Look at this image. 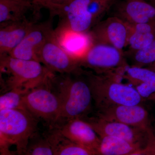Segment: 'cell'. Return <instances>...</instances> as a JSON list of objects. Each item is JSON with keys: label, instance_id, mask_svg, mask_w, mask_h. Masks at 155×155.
<instances>
[{"label": "cell", "instance_id": "1", "mask_svg": "<svg viewBox=\"0 0 155 155\" xmlns=\"http://www.w3.org/2000/svg\"><path fill=\"white\" fill-rule=\"evenodd\" d=\"M78 74H54L51 78L61 104L59 121L83 119L91 107L93 99L90 87L86 78L77 77Z\"/></svg>", "mask_w": 155, "mask_h": 155}, {"label": "cell", "instance_id": "2", "mask_svg": "<svg viewBox=\"0 0 155 155\" xmlns=\"http://www.w3.org/2000/svg\"><path fill=\"white\" fill-rule=\"evenodd\" d=\"M83 74L97 110L117 105L140 104L144 101L135 88L122 83L117 76L95 75L84 71Z\"/></svg>", "mask_w": 155, "mask_h": 155}, {"label": "cell", "instance_id": "3", "mask_svg": "<svg viewBox=\"0 0 155 155\" xmlns=\"http://www.w3.org/2000/svg\"><path fill=\"white\" fill-rule=\"evenodd\" d=\"M0 70L1 74L8 76L6 83L9 90L26 92L55 74L38 61L17 59L8 54L0 56Z\"/></svg>", "mask_w": 155, "mask_h": 155}, {"label": "cell", "instance_id": "4", "mask_svg": "<svg viewBox=\"0 0 155 155\" xmlns=\"http://www.w3.org/2000/svg\"><path fill=\"white\" fill-rule=\"evenodd\" d=\"M36 118L25 109L0 111V141L16 148L24 155L36 131Z\"/></svg>", "mask_w": 155, "mask_h": 155}, {"label": "cell", "instance_id": "5", "mask_svg": "<svg viewBox=\"0 0 155 155\" xmlns=\"http://www.w3.org/2000/svg\"><path fill=\"white\" fill-rule=\"evenodd\" d=\"M51 78L27 92L23 97V104L24 109L36 119L54 124L60 120L61 104L52 87Z\"/></svg>", "mask_w": 155, "mask_h": 155}, {"label": "cell", "instance_id": "6", "mask_svg": "<svg viewBox=\"0 0 155 155\" xmlns=\"http://www.w3.org/2000/svg\"><path fill=\"white\" fill-rule=\"evenodd\" d=\"M90 0H74L64 5H50L44 6L50 14V17H59L58 25L73 31L87 32L95 24L87 6Z\"/></svg>", "mask_w": 155, "mask_h": 155}, {"label": "cell", "instance_id": "7", "mask_svg": "<svg viewBox=\"0 0 155 155\" xmlns=\"http://www.w3.org/2000/svg\"><path fill=\"white\" fill-rule=\"evenodd\" d=\"M37 60L54 74H78L82 71L77 60L60 44L54 30L39 51Z\"/></svg>", "mask_w": 155, "mask_h": 155}, {"label": "cell", "instance_id": "8", "mask_svg": "<svg viewBox=\"0 0 155 155\" xmlns=\"http://www.w3.org/2000/svg\"><path fill=\"white\" fill-rule=\"evenodd\" d=\"M79 67L96 72H110L127 67L123 51L110 45L94 41L84 57L78 61Z\"/></svg>", "mask_w": 155, "mask_h": 155}, {"label": "cell", "instance_id": "9", "mask_svg": "<svg viewBox=\"0 0 155 155\" xmlns=\"http://www.w3.org/2000/svg\"><path fill=\"white\" fill-rule=\"evenodd\" d=\"M82 119L92 127L100 137H114L143 147L145 146L147 143L150 131L152 129L145 130L119 122L108 121L97 116Z\"/></svg>", "mask_w": 155, "mask_h": 155}, {"label": "cell", "instance_id": "10", "mask_svg": "<svg viewBox=\"0 0 155 155\" xmlns=\"http://www.w3.org/2000/svg\"><path fill=\"white\" fill-rule=\"evenodd\" d=\"M97 116L145 130L151 129L148 113L140 104L117 105L101 108L98 109Z\"/></svg>", "mask_w": 155, "mask_h": 155}, {"label": "cell", "instance_id": "11", "mask_svg": "<svg viewBox=\"0 0 155 155\" xmlns=\"http://www.w3.org/2000/svg\"><path fill=\"white\" fill-rule=\"evenodd\" d=\"M130 26L115 16L100 21L90 31L94 41L110 45L122 51L127 45Z\"/></svg>", "mask_w": 155, "mask_h": 155}, {"label": "cell", "instance_id": "12", "mask_svg": "<svg viewBox=\"0 0 155 155\" xmlns=\"http://www.w3.org/2000/svg\"><path fill=\"white\" fill-rule=\"evenodd\" d=\"M53 19L50 17L48 21L35 24L22 41L8 55L17 59L38 61V53L54 31Z\"/></svg>", "mask_w": 155, "mask_h": 155}, {"label": "cell", "instance_id": "13", "mask_svg": "<svg viewBox=\"0 0 155 155\" xmlns=\"http://www.w3.org/2000/svg\"><path fill=\"white\" fill-rule=\"evenodd\" d=\"M111 9L113 15L134 25L155 21V7L143 0H117Z\"/></svg>", "mask_w": 155, "mask_h": 155}, {"label": "cell", "instance_id": "14", "mask_svg": "<svg viewBox=\"0 0 155 155\" xmlns=\"http://www.w3.org/2000/svg\"><path fill=\"white\" fill-rule=\"evenodd\" d=\"M56 130L65 138L86 148L97 155L101 139L84 119L78 118L68 120Z\"/></svg>", "mask_w": 155, "mask_h": 155}, {"label": "cell", "instance_id": "15", "mask_svg": "<svg viewBox=\"0 0 155 155\" xmlns=\"http://www.w3.org/2000/svg\"><path fill=\"white\" fill-rule=\"evenodd\" d=\"M41 9L33 0H0V25L24 21L38 23Z\"/></svg>", "mask_w": 155, "mask_h": 155}, {"label": "cell", "instance_id": "16", "mask_svg": "<svg viewBox=\"0 0 155 155\" xmlns=\"http://www.w3.org/2000/svg\"><path fill=\"white\" fill-rule=\"evenodd\" d=\"M54 32L61 46L78 62L86 54L93 44V38L89 31L77 32L58 25Z\"/></svg>", "mask_w": 155, "mask_h": 155}, {"label": "cell", "instance_id": "17", "mask_svg": "<svg viewBox=\"0 0 155 155\" xmlns=\"http://www.w3.org/2000/svg\"><path fill=\"white\" fill-rule=\"evenodd\" d=\"M122 77L136 89L143 101H155V71L147 67L127 66Z\"/></svg>", "mask_w": 155, "mask_h": 155}, {"label": "cell", "instance_id": "18", "mask_svg": "<svg viewBox=\"0 0 155 155\" xmlns=\"http://www.w3.org/2000/svg\"><path fill=\"white\" fill-rule=\"evenodd\" d=\"M36 23L24 21L0 25V56L9 54Z\"/></svg>", "mask_w": 155, "mask_h": 155}, {"label": "cell", "instance_id": "19", "mask_svg": "<svg viewBox=\"0 0 155 155\" xmlns=\"http://www.w3.org/2000/svg\"><path fill=\"white\" fill-rule=\"evenodd\" d=\"M100 137L101 142L97 155H128L144 147L114 137Z\"/></svg>", "mask_w": 155, "mask_h": 155}, {"label": "cell", "instance_id": "20", "mask_svg": "<svg viewBox=\"0 0 155 155\" xmlns=\"http://www.w3.org/2000/svg\"><path fill=\"white\" fill-rule=\"evenodd\" d=\"M130 26L127 45L132 52L146 47L155 39V21Z\"/></svg>", "mask_w": 155, "mask_h": 155}, {"label": "cell", "instance_id": "21", "mask_svg": "<svg viewBox=\"0 0 155 155\" xmlns=\"http://www.w3.org/2000/svg\"><path fill=\"white\" fill-rule=\"evenodd\" d=\"M47 137L52 147L54 155H95L86 148L65 138L56 130Z\"/></svg>", "mask_w": 155, "mask_h": 155}, {"label": "cell", "instance_id": "22", "mask_svg": "<svg viewBox=\"0 0 155 155\" xmlns=\"http://www.w3.org/2000/svg\"><path fill=\"white\" fill-rule=\"evenodd\" d=\"M26 93L20 90L11 89L2 95L0 97V111L25 109L23 97Z\"/></svg>", "mask_w": 155, "mask_h": 155}, {"label": "cell", "instance_id": "23", "mask_svg": "<svg viewBox=\"0 0 155 155\" xmlns=\"http://www.w3.org/2000/svg\"><path fill=\"white\" fill-rule=\"evenodd\" d=\"M133 52L132 66L148 67L155 62V39L146 47Z\"/></svg>", "mask_w": 155, "mask_h": 155}, {"label": "cell", "instance_id": "24", "mask_svg": "<svg viewBox=\"0 0 155 155\" xmlns=\"http://www.w3.org/2000/svg\"><path fill=\"white\" fill-rule=\"evenodd\" d=\"M24 155H54L52 147L47 137L31 140Z\"/></svg>", "mask_w": 155, "mask_h": 155}, {"label": "cell", "instance_id": "25", "mask_svg": "<svg viewBox=\"0 0 155 155\" xmlns=\"http://www.w3.org/2000/svg\"><path fill=\"white\" fill-rule=\"evenodd\" d=\"M128 155H155V134L152 129L150 130L146 145Z\"/></svg>", "mask_w": 155, "mask_h": 155}, {"label": "cell", "instance_id": "26", "mask_svg": "<svg viewBox=\"0 0 155 155\" xmlns=\"http://www.w3.org/2000/svg\"><path fill=\"white\" fill-rule=\"evenodd\" d=\"M34 2L43 8L44 6L50 5H64L74 0H33Z\"/></svg>", "mask_w": 155, "mask_h": 155}, {"label": "cell", "instance_id": "27", "mask_svg": "<svg viewBox=\"0 0 155 155\" xmlns=\"http://www.w3.org/2000/svg\"><path fill=\"white\" fill-rule=\"evenodd\" d=\"M147 68L152 69V70L155 71V62L153 63V64L151 65L150 66H149V67H147Z\"/></svg>", "mask_w": 155, "mask_h": 155}, {"label": "cell", "instance_id": "28", "mask_svg": "<svg viewBox=\"0 0 155 155\" xmlns=\"http://www.w3.org/2000/svg\"><path fill=\"white\" fill-rule=\"evenodd\" d=\"M1 155H7L5 154L2 153H1Z\"/></svg>", "mask_w": 155, "mask_h": 155}, {"label": "cell", "instance_id": "29", "mask_svg": "<svg viewBox=\"0 0 155 155\" xmlns=\"http://www.w3.org/2000/svg\"><path fill=\"white\" fill-rule=\"evenodd\" d=\"M143 1H149V0H143Z\"/></svg>", "mask_w": 155, "mask_h": 155}]
</instances>
